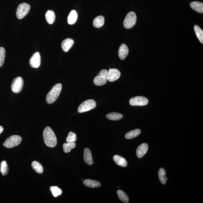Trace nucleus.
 I'll return each mask as SVG.
<instances>
[{
  "label": "nucleus",
  "mask_w": 203,
  "mask_h": 203,
  "mask_svg": "<svg viewBox=\"0 0 203 203\" xmlns=\"http://www.w3.org/2000/svg\"><path fill=\"white\" fill-rule=\"evenodd\" d=\"M43 137L46 145L49 148H54L57 144V139L55 133L50 127L47 126L43 131Z\"/></svg>",
  "instance_id": "nucleus-1"
},
{
  "label": "nucleus",
  "mask_w": 203,
  "mask_h": 203,
  "mask_svg": "<svg viewBox=\"0 0 203 203\" xmlns=\"http://www.w3.org/2000/svg\"><path fill=\"white\" fill-rule=\"evenodd\" d=\"M62 88V86L60 83H57L53 87L46 96V101L47 103H52L56 100L61 93Z\"/></svg>",
  "instance_id": "nucleus-2"
},
{
  "label": "nucleus",
  "mask_w": 203,
  "mask_h": 203,
  "mask_svg": "<svg viewBox=\"0 0 203 203\" xmlns=\"http://www.w3.org/2000/svg\"><path fill=\"white\" fill-rule=\"evenodd\" d=\"M22 138L19 136L13 135L6 139L3 144L4 146L8 148H11L17 146L21 143Z\"/></svg>",
  "instance_id": "nucleus-3"
},
{
  "label": "nucleus",
  "mask_w": 203,
  "mask_h": 203,
  "mask_svg": "<svg viewBox=\"0 0 203 203\" xmlns=\"http://www.w3.org/2000/svg\"><path fill=\"white\" fill-rule=\"evenodd\" d=\"M97 106V103L95 100H86L80 104L77 109L79 113H82L91 110Z\"/></svg>",
  "instance_id": "nucleus-4"
},
{
  "label": "nucleus",
  "mask_w": 203,
  "mask_h": 203,
  "mask_svg": "<svg viewBox=\"0 0 203 203\" xmlns=\"http://www.w3.org/2000/svg\"><path fill=\"white\" fill-rule=\"evenodd\" d=\"M137 16L134 12H129L125 17L123 21V26L126 29H130L136 24Z\"/></svg>",
  "instance_id": "nucleus-5"
},
{
  "label": "nucleus",
  "mask_w": 203,
  "mask_h": 203,
  "mask_svg": "<svg viewBox=\"0 0 203 203\" xmlns=\"http://www.w3.org/2000/svg\"><path fill=\"white\" fill-rule=\"evenodd\" d=\"M30 10V6L26 3H23L18 5L17 9L16 15L19 19H22L28 13Z\"/></svg>",
  "instance_id": "nucleus-6"
},
{
  "label": "nucleus",
  "mask_w": 203,
  "mask_h": 203,
  "mask_svg": "<svg viewBox=\"0 0 203 203\" xmlns=\"http://www.w3.org/2000/svg\"><path fill=\"white\" fill-rule=\"evenodd\" d=\"M24 85V81L22 77H18L14 79L11 85L12 91L18 93L22 90Z\"/></svg>",
  "instance_id": "nucleus-7"
},
{
  "label": "nucleus",
  "mask_w": 203,
  "mask_h": 203,
  "mask_svg": "<svg viewBox=\"0 0 203 203\" xmlns=\"http://www.w3.org/2000/svg\"><path fill=\"white\" fill-rule=\"evenodd\" d=\"M149 101L146 97L138 96L130 99L129 103L132 106H145L148 103Z\"/></svg>",
  "instance_id": "nucleus-8"
},
{
  "label": "nucleus",
  "mask_w": 203,
  "mask_h": 203,
  "mask_svg": "<svg viewBox=\"0 0 203 203\" xmlns=\"http://www.w3.org/2000/svg\"><path fill=\"white\" fill-rule=\"evenodd\" d=\"M41 56L39 53H35L32 56L29 61V65L31 67L34 68H38L41 64Z\"/></svg>",
  "instance_id": "nucleus-9"
},
{
  "label": "nucleus",
  "mask_w": 203,
  "mask_h": 203,
  "mask_svg": "<svg viewBox=\"0 0 203 203\" xmlns=\"http://www.w3.org/2000/svg\"><path fill=\"white\" fill-rule=\"evenodd\" d=\"M120 72L118 70L116 69H110L108 71V80L111 82L115 81L120 77Z\"/></svg>",
  "instance_id": "nucleus-10"
},
{
  "label": "nucleus",
  "mask_w": 203,
  "mask_h": 203,
  "mask_svg": "<svg viewBox=\"0 0 203 203\" xmlns=\"http://www.w3.org/2000/svg\"><path fill=\"white\" fill-rule=\"evenodd\" d=\"M148 146L146 143H142L139 146L136 151V154L138 157L141 158L145 156L148 152Z\"/></svg>",
  "instance_id": "nucleus-11"
},
{
  "label": "nucleus",
  "mask_w": 203,
  "mask_h": 203,
  "mask_svg": "<svg viewBox=\"0 0 203 203\" xmlns=\"http://www.w3.org/2000/svg\"><path fill=\"white\" fill-rule=\"evenodd\" d=\"M83 159L87 165H92L93 161L92 154L89 148H86L84 149L83 151Z\"/></svg>",
  "instance_id": "nucleus-12"
},
{
  "label": "nucleus",
  "mask_w": 203,
  "mask_h": 203,
  "mask_svg": "<svg viewBox=\"0 0 203 203\" xmlns=\"http://www.w3.org/2000/svg\"><path fill=\"white\" fill-rule=\"evenodd\" d=\"M74 40L72 38H67L63 40L61 43V48L65 52H67L74 44Z\"/></svg>",
  "instance_id": "nucleus-13"
},
{
  "label": "nucleus",
  "mask_w": 203,
  "mask_h": 203,
  "mask_svg": "<svg viewBox=\"0 0 203 203\" xmlns=\"http://www.w3.org/2000/svg\"><path fill=\"white\" fill-rule=\"evenodd\" d=\"M129 53V49L126 44H122L119 47L118 52V56L121 60H124L128 55Z\"/></svg>",
  "instance_id": "nucleus-14"
},
{
  "label": "nucleus",
  "mask_w": 203,
  "mask_h": 203,
  "mask_svg": "<svg viewBox=\"0 0 203 203\" xmlns=\"http://www.w3.org/2000/svg\"><path fill=\"white\" fill-rule=\"evenodd\" d=\"M83 183L85 186L90 188H97L101 186V184L100 182L94 180L85 179L83 181Z\"/></svg>",
  "instance_id": "nucleus-15"
},
{
  "label": "nucleus",
  "mask_w": 203,
  "mask_h": 203,
  "mask_svg": "<svg viewBox=\"0 0 203 203\" xmlns=\"http://www.w3.org/2000/svg\"><path fill=\"white\" fill-rule=\"evenodd\" d=\"M190 6L193 10L198 13H203V3L200 2H193L190 4Z\"/></svg>",
  "instance_id": "nucleus-16"
},
{
  "label": "nucleus",
  "mask_w": 203,
  "mask_h": 203,
  "mask_svg": "<svg viewBox=\"0 0 203 203\" xmlns=\"http://www.w3.org/2000/svg\"><path fill=\"white\" fill-rule=\"evenodd\" d=\"M114 162L118 165L123 167H126L127 165V162L124 158L122 157L119 155H115L113 156Z\"/></svg>",
  "instance_id": "nucleus-17"
},
{
  "label": "nucleus",
  "mask_w": 203,
  "mask_h": 203,
  "mask_svg": "<svg viewBox=\"0 0 203 203\" xmlns=\"http://www.w3.org/2000/svg\"><path fill=\"white\" fill-rule=\"evenodd\" d=\"M104 22V18L102 15H100L94 18L93 21V25L96 28H100L103 25Z\"/></svg>",
  "instance_id": "nucleus-18"
},
{
  "label": "nucleus",
  "mask_w": 203,
  "mask_h": 203,
  "mask_svg": "<svg viewBox=\"0 0 203 203\" xmlns=\"http://www.w3.org/2000/svg\"><path fill=\"white\" fill-rule=\"evenodd\" d=\"M77 18V14L75 10L71 11L67 18V22L69 25H73L76 22Z\"/></svg>",
  "instance_id": "nucleus-19"
},
{
  "label": "nucleus",
  "mask_w": 203,
  "mask_h": 203,
  "mask_svg": "<svg viewBox=\"0 0 203 203\" xmlns=\"http://www.w3.org/2000/svg\"><path fill=\"white\" fill-rule=\"evenodd\" d=\"M55 14L52 10H48L45 14L46 21L49 24H53L55 21Z\"/></svg>",
  "instance_id": "nucleus-20"
},
{
  "label": "nucleus",
  "mask_w": 203,
  "mask_h": 203,
  "mask_svg": "<svg viewBox=\"0 0 203 203\" xmlns=\"http://www.w3.org/2000/svg\"><path fill=\"white\" fill-rule=\"evenodd\" d=\"M141 131L140 129H135L132 130L127 133L125 136V138L127 139H132L138 136L140 134Z\"/></svg>",
  "instance_id": "nucleus-21"
},
{
  "label": "nucleus",
  "mask_w": 203,
  "mask_h": 203,
  "mask_svg": "<svg viewBox=\"0 0 203 203\" xmlns=\"http://www.w3.org/2000/svg\"><path fill=\"white\" fill-rule=\"evenodd\" d=\"M123 117L122 114L115 112L110 113L106 115L107 119L111 120H118L122 119Z\"/></svg>",
  "instance_id": "nucleus-22"
},
{
  "label": "nucleus",
  "mask_w": 203,
  "mask_h": 203,
  "mask_svg": "<svg viewBox=\"0 0 203 203\" xmlns=\"http://www.w3.org/2000/svg\"><path fill=\"white\" fill-rule=\"evenodd\" d=\"M76 145L75 142H65L63 145V151L66 153L70 152L72 149L75 148Z\"/></svg>",
  "instance_id": "nucleus-23"
},
{
  "label": "nucleus",
  "mask_w": 203,
  "mask_h": 203,
  "mask_svg": "<svg viewBox=\"0 0 203 203\" xmlns=\"http://www.w3.org/2000/svg\"><path fill=\"white\" fill-rule=\"evenodd\" d=\"M31 166L32 168L37 173L41 174L43 172V168L42 165L40 162H37V161H34L32 162Z\"/></svg>",
  "instance_id": "nucleus-24"
},
{
  "label": "nucleus",
  "mask_w": 203,
  "mask_h": 203,
  "mask_svg": "<svg viewBox=\"0 0 203 203\" xmlns=\"http://www.w3.org/2000/svg\"><path fill=\"white\" fill-rule=\"evenodd\" d=\"M158 174L161 183L162 184H165L167 181V178L166 176V172L165 169L162 168L159 169Z\"/></svg>",
  "instance_id": "nucleus-25"
},
{
  "label": "nucleus",
  "mask_w": 203,
  "mask_h": 203,
  "mask_svg": "<svg viewBox=\"0 0 203 203\" xmlns=\"http://www.w3.org/2000/svg\"><path fill=\"white\" fill-rule=\"evenodd\" d=\"M194 30L195 34L198 39L199 40L200 42L203 43V31L201 28L199 26L195 25L194 26Z\"/></svg>",
  "instance_id": "nucleus-26"
},
{
  "label": "nucleus",
  "mask_w": 203,
  "mask_h": 203,
  "mask_svg": "<svg viewBox=\"0 0 203 203\" xmlns=\"http://www.w3.org/2000/svg\"><path fill=\"white\" fill-rule=\"evenodd\" d=\"M106 79L103 78L100 76L97 75L94 79L93 83L94 84L97 86H102L106 84L107 82Z\"/></svg>",
  "instance_id": "nucleus-27"
},
{
  "label": "nucleus",
  "mask_w": 203,
  "mask_h": 203,
  "mask_svg": "<svg viewBox=\"0 0 203 203\" xmlns=\"http://www.w3.org/2000/svg\"><path fill=\"white\" fill-rule=\"evenodd\" d=\"M117 194L119 199L122 202L126 203L129 202V199L128 197L123 191L119 190L117 191Z\"/></svg>",
  "instance_id": "nucleus-28"
},
{
  "label": "nucleus",
  "mask_w": 203,
  "mask_h": 203,
  "mask_svg": "<svg viewBox=\"0 0 203 203\" xmlns=\"http://www.w3.org/2000/svg\"><path fill=\"white\" fill-rule=\"evenodd\" d=\"M0 172L3 175L5 176L8 173V167L5 161H3L1 163Z\"/></svg>",
  "instance_id": "nucleus-29"
},
{
  "label": "nucleus",
  "mask_w": 203,
  "mask_h": 203,
  "mask_svg": "<svg viewBox=\"0 0 203 203\" xmlns=\"http://www.w3.org/2000/svg\"><path fill=\"white\" fill-rule=\"evenodd\" d=\"M50 189L54 197H57V196H60L62 193V191L61 189L59 188L58 187L51 186Z\"/></svg>",
  "instance_id": "nucleus-30"
},
{
  "label": "nucleus",
  "mask_w": 203,
  "mask_h": 203,
  "mask_svg": "<svg viewBox=\"0 0 203 203\" xmlns=\"http://www.w3.org/2000/svg\"><path fill=\"white\" fill-rule=\"evenodd\" d=\"M77 140V136L75 133L70 132L68 135L66 141L67 142H75Z\"/></svg>",
  "instance_id": "nucleus-31"
},
{
  "label": "nucleus",
  "mask_w": 203,
  "mask_h": 203,
  "mask_svg": "<svg viewBox=\"0 0 203 203\" xmlns=\"http://www.w3.org/2000/svg\"><path fill=\"white\" fill-rule=\"evenodd\" d=\"M5 57V49L2 47H0V67L4 64Z\"/></svg>",
  "instance_id": "nucleus-32"
},
{
  "label": "nucleus",
  "mask_w": 203,
  "mask_h": 203,
  "mask_svg": "<svg viewBox=\"0 0 203 203\" xmlns=\"http://www.w3.org/2000/svg\"><path fill=\"white\" fill-rule=\"evenodd\" d=\"M108 71L106 69L102 70L100 72V75L106 80H108Z\"/></svg>",
  "instance_id": "nucleus-33"
},
{
  "label": "nucleus",
  "mask_w": 203,
  "mask_h": 203,
  "mask_svg": "<svg viewBox=\"0 0 203 203\" xmlns=\"http://www.w3.org/2000/svg\"><path fill=\"white\" fill-rule=\"evenodd\" d=\"M3 131H4V128L2 126H0V134L2 133Z\"/></svg>",
  "instance_id": "nucleus-34"
},
{
  "label": "nucleus",
  "mask_w": 203,
  "mask_h": 203,
  "mask_svg": "<svg viewBox=\"0 0 203 203\" xmlns=\"http://www.w3.org/2000/svg\"><path fill=\"white\" fill-rule=\"evenodd\" d=\"M97 75H100V73L97 74Z\"/></svg>",
  "instance_id": "nucleus-35"
}]
</instances>
